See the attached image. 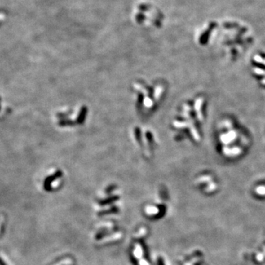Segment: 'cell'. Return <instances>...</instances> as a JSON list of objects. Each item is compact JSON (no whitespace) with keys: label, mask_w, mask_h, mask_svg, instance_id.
<instances>
[{"label":"cell","mask_w":265,"mask_h":265,"mask_svg":"<svg viewBox=\"0 0 265 265\" xmlns=\"http://www.w3.org/2000/svg\"><path fill=\"white\" fill-rule=\"evenodd\" d=\"M238 137L237 135V132L234 130L231 129L228 130V132L226 133H224L220 135V140L222 143H223L224 144L227 145L233 142V141H235L236 139Z\"/></svg>","instance_id":"cell-1"},{"label":"cell","mask_w":265,"mask_h":265,"mask_svg":"<svg viewBox=\"0 0 265 265\" xmlns=\"http://www.w3.org/2000/svg\"><path fill=\"white\" fill-rule=\"evenodd\" d=\"M223 152L226 156H235L237 155L240 154L241 152V149L240 147H232V148H229V147H225L223 149Z\"/></svg>","instance_id":"cell-2"},{"label":"cell","mask_w":265,"mask_h":265,"mask_svg":"<svg viewBox=\"0 0 265 265\" xmlns=\"http://www.w3.org/2000/svg\"><path fill=\"white\" fill-rule=\"evenodd\" d=\"M256 192L260 194H265V186H259L256 188Z\"/></svg>","instance_id":"cell-3"},{"label":"cell","mask_w":265,"mask_h":265,"mask_svg":"<svg viewBox=\"0 0 265 265\" xmlns=\"http://www.w3.org/2000/svg\"><path fill=\"white\" fill-rule=\"evenodd\" d=\"M254 72H255V73L260 74V75H265V70H262V69H261V68H255Z\"/></svg>","instance_id":"cell-4"},{"label":"cell","mask_w":265,"mask_h":265,"mask_svg":"<svg viewBox=\"0 0 265 265\" xmlns=\"http://www.w3.org/2000/svg\"><path fill=\"white\" fill-rule=\"evenodd\" d=\"M2 108H5V109H6L5 107H4L3 106V104H2V99H1V97H0V117H1V115L2 114V113L1 111H2Z\"/></svg>","instance_id":"cell-5"},{"label":"cell","mask_w":265,"mask_h":265,"mask_svg":"<svg viewBox=\"0 0 265 265\" xmlns=\"http://www.w3.org/2000/svg\"><path fill=\"white\" fill-rule=\"evenodd\" d=\"M262 82L263 84H265V78L262 80Z\"/></svg>","instance_id":"cell-6"}]
</instances>
